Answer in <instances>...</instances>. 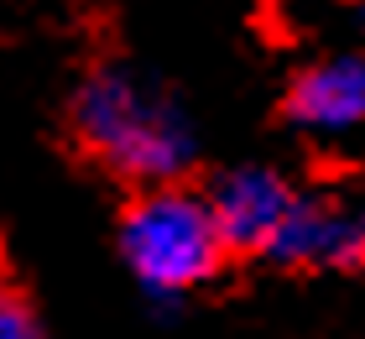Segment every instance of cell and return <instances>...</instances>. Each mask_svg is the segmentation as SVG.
Returning <instances> with one entry per match:
<instances>
[{
    "mask_svg": "<svg viewBox=\"0 0 365 339\" xmlns=\"http://www.w3.org/2000/svg\"><path fill=\"white\" fill-rule=\"evenodd\" d=\"M68 126L78 151L130 188L178 183L198 151L188 110L162 84L130 74V68L89 74L68 105Z\"/></svg>",
    "mask_w": 365,
    "mask_h": 339,
    "instance_id": "cell-1",
    "label": "cell"
},
{
    "mask_svg": "<svg viewBox=\"0 0 365 339\" xmlns=\"http://www.w3.org/2000/svg\"><path fill=\"white\" fill-rule=\"evenodd\" d=\"M120 256L141 293L152 303H168V308L198 287L220 282V271L235 261L220 225H214L209 198L188 183H157L125 203Z\"/></svg>",
    "mask_w": 365,
    "mask_h": 339,
    "instance_id": "cell-2",
    "label": "cell"
},
{
    "mask_svg": "<svg viewBox=\"0 0 365 339\" xmlns=\"http://www.w3.org/2000/svg\"><path fill=\"white\" fill-rule=\"evenodd\" d=\"M267 261L297 271H360L365 261V214L350 198L297 188Z\"/></svg>",
    "mask_w": 365,
    "mask_h": 339,
    "instance_id": "cell-3",
    "label": "cell"
},
{
    "mask_svg": "<svg viewBox=\"0 0 365 339\" xmlns=\"http://www.w3.org/2000/svg\"><path fill=\"white\" fill-rule=\"evenodd\" d=\"M204 198L214 209V225H220L230 256H267L297 188L282 173H272V167H235Z\"/></svg>",
    "mask_w": 365,
    "mask_h": 339,
    "instance_id": "cell-4",
    "label": "cell"
},
{
    "mask_svg": "<svg viewBox=\"0 0 365 339\" xmlns=\"http://www.w3.org/2000/svg\"><path fill=\"white\" fill-rule=\"evenodd\" d=\"M287 121L313 136H344L365 121V63L355 53L303 68L287 89Z\"/></svg>",
    "mask_w": 365,
    "mask_h": 339,
    "instance_id": "cell-5",
    "label": "cell"
},
{
    "mask_svg": "<svg viewBox=\"0 0 365 339\" xmlns=\"http://www.w3.org/2000/svg\"><path fill=\"white\" fill-rule=\"evenodd\" d=\"M0 339H47L31 298L16 282H6V277H0Z\"/></svg>",
    "mask_w": 365,
    "mask_h": 339,
    "instance_id": "cell-6",
    "label": "cell"
}]
</instances>
